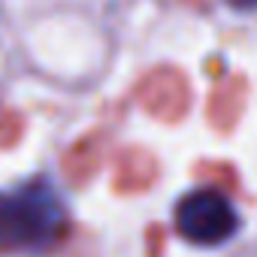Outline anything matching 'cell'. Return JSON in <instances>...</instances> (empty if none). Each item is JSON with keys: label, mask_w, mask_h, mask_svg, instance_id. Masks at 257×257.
<instances>
[{"label": "cell", "mask_w": 257, "mask_h": 257, "mask_svg": "<svg viewBox=\"0 0 257 257\" xmlns=\"http://www.w3.org/2000/svg\"><path fill=\"white\" fill-rule=\"evenodd\" d=\"M176 230L194 245H221L239 230V215L224 194L200 188L179 200Z\"/></svg>", "instance_id": "2"}, {"label": "cell", "mask_w": 257, "mask_h": 257, "mask_svg": "<svg viewBox=\"0 0 257 257\" xmlns=\"http://www.w3.org/2000/svg\"><path fill=\"white\" fill-rule=\"evenodd\" d=\"M67 233V206L49 179L0 194V251L40 254Z\"/></svg>", "instance_id": "1"}, {"label": "cell", "mask_w": 257, "mask_h": 257, "mask_svg": "<svg viewBox=\"0 0 257 257\" xmlns=\"http://www.w3.org/2000/svg\"><path fill=\"white\" fill-rule=\"evenodd\" d=\"M227 4H230L233 10H242V13H245V10H257V0H227Z\"/></svg>", "instance_id": "3"}]
</instances>
